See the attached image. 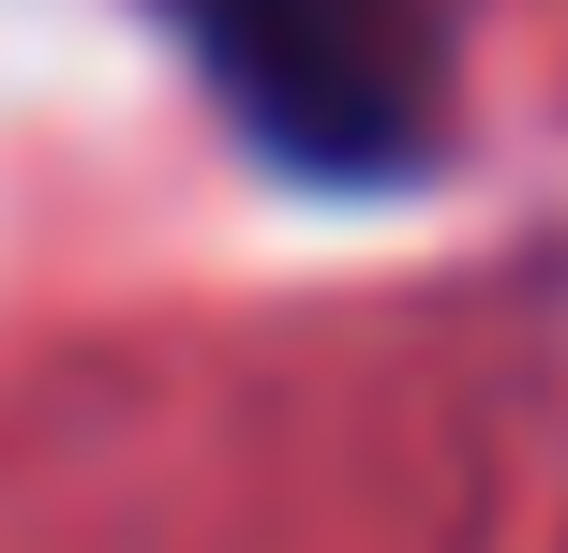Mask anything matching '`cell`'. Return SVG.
<instances>
[{"label":"cell","mask_w":568,"mask_h":553,"mask_svg":"<svg viewBox=\"0 0 568 553\" xmlns=\"http://www.w3.org/2000/svg\"><path fill=\"white\" fill-rule=\"evenodd\" d=\"M165 16L195 45V75L225 90V120L284 180L389 195V180L434 165L449 60H434L419 0H165Z\"/></svg>","instance_id":"obj_1"}]
</instances>
